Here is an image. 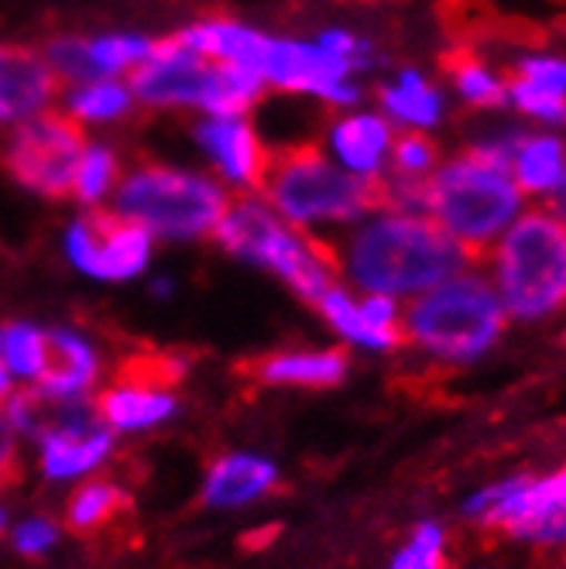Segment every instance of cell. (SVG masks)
Segmentation results:
<instances>
[{
	"instance_id": "1",
	"label": "cell",
	"mask_w": 566,
	"mask_h": 569,
	"mask_svg": "<svg viewBox=\"0 0 566 569\" xmlns=\"http://www.w3.org/2000/svg\"><path fill=\"white\" fill-rule=\"evenodd\" d=\"M337 271L364 296L409 302L470 264V254L429 217L375 210L330 248Z\"/></svg>"
},
{
	"instance_id": "2",
	"label": "cell",
	"mask_w": 566,
	"mask_h": 569,
	"mask_svg": "<svg viewBox=\"0 0 566 569\" xmlns=\"http://www.w3.org/2000/svg\"><path fill=\"white\" fill-rule=\"evenodd\" d=\"M508 330L505 306L488 271L467 264L401 309V343L436 368H470L488 357Z\"/></svg>"
},
{
	"instance_id": "3",
	"label": "cell",
	"mask_w": 566,
	"mask_h": 569,
	"mask_svg": "<svg viewBox=\"0 0 566 569\" xmlns=\"http://www.w3.org/2000/svg\"><path fill=\"white\" fill-rule=\"evenodd\" d=\"M488 278L508 322L556 319L566 312V227L549 210H522L488 251Z\"/></svg>"
},
{
	"instance_id": "4",
	"label": "cell",
	"mask_w": 566,
	"mask_h": 569,
	"mask_svg": "<svg viewBox=\"0 0 566 569\" xmlns=\"http://www.w3.org/2000/svg\"><path fill=\"white\" fill-rule=\"evenodd\" d=\"M258 192L292 227L357 223L381 210V182L334 166L316 148H286L268 154Z\"/></svg>"
},
{
	"instance_id": "5",
	"label": "cell",
	"mask_w": 566,
	"mask_h": 569,
	"mask_svg": "<svg viewBox=\"0 0 566 569\" xmlns=\"http://www.w3.org/2000/svg\"><path fill=\"white\" fill-rule=\"evenodd\" d=\"M214 237L227 254L275 271L309 306H316V299L327 292L330 284H337L334 281L337 261H334L330 243L299 233L292 223L281 220L265 199L248 196L240 202H230Z\"/></svg>"
},
{
	"instance_id": "6",
	"label": "cell",
	"mask_w": 566,
	"mask_h": 569,
	"mask_svg": "<svg viewBox=\"0 0 566 569\" xmlns=\"http://www.w3.org/2000/svg\"><path fill=\"white\" fill-rule=\"evenodd\" d=\"M131 93L148 107H203L210 117H245L265 93L255 69L189 52L179 38H161L135 69Z\"/></svg>"
},
{
	"instance_id": "7",
	"label": "cell",
	"mask_w": 566,
	"mask_h": 569,
	"mask_svg": "<svg viewBox=\"0 0 566 569\" xmlns=\"http://www.w3.org/2000/svg\"><path fill=\"white\" fill-rule=\"evenodd\" d=\"M429 186V220H436L474 258L495 248V240L518 220L525 196L515 179L474 154L436 166Z\"/></svg>"
},
{
	"instance_id": "8",
	"label": "cell",
	"mask_w": 566,
	"mask_h": 569,
	"mask_svg": "<svg viewBox=\"0 0 566 569\" xmlns=\"http://www.w3.org/2000/svg\"><path fill=\"white\" fill-rule=\"evenodd\" d=\"M230 199L224 186L199 172H182L169 166H145L128 179H120L113 192V213L151 237L166 240H196L217 230Z\"/></svg>"
},
{
	"instance_id": "9",
	"label": "cell",
	"mask_w": 566,
	"mask_h": 569,
	"mask_svg": "<svg viewBox=\"0 0 566 569\" xmlns=\"http://www.w3.org/2000/svg\"><path fill=\"white\" fill-rule=\"evenodd\" d=\"M460 515L484 532L539 552L566 549V463L549 473H512L470 491Z\"/></svg>"
},
{
	"instance_id": "10",
	"label": "cell",
	"mask_w": 566,
	"mask_h": 569,
	"mask_svg": "<svg viewBox=\"0 0 566 569\" xmlns=\"http://www.w3.org/2000/svg\"><path fill=\"white\" fill-rule=\"evenodd\" d=\"M87 141L79 120L69 113H38L8 138L0 161L18 186L34 196L62 199L76 189V172Z\"/></svg>"
},
{
	"instance_id": "11",
	"label": "cell",
	"mask_w": 566,
	"mask_h": 569,
	"mask_svg": "<svg viewBox=\"0 0 566 569\" xmlns=\"http://www.w3.org/2000/svg\"><path fill=\"white\" fill-rule=\"evenodd\" d=\"M182 363L169 353H135L113 371V381L93 398V412L107 429H148L176 412V381Z\"/></svg>"
},
{
	"instance_id": "12",
	"label": "cell",
	"mask_w": 566,
	"mask_h": 569,
	"mask_svg": "<svg viewBox=\"0 0 566 569\" xmlns=\"http://www.w3.org/2000/svg\"><path fill=\"white\" fill-rule=\"evenodd\" d=\"M69 261L100 281H128L151 261V233L117 213H87L66 230Z\"/></svg>"
},
{
	"instance_id": "13",
	"label": "cell",
	"mask_w": 566,
	"mask_h": 569,
	"mask_svg": "<svg viewBox=\"0 0 566 569\" xmlns=\"http://www.w3.org/2000/svg\"><path fill=\"white\" fill-rule=\"evenodd\" d=\"M265 87L289 90V93H312L334 107H354L360 90L350 83V62L330 56L319 46L286 42V38H268V49L258 66Z\"/></svg>"
},
{
	"instance_id": "14",
	"label": "cell",
	"mask_w": 566,
	"mask_h": 569,
	"mask_svg": "<svg viewBox=\"0 0 566 569\" xmlns=\"http://www.w3.org/2000/svg\"><path fill=\"white\" fill-rule=\"evenodd\" d=\"M59 90V76L46 56L31 49L0 46V124H21L42 113Z\"/></svg>"
},
{
	"instance_id": "15",
	"label": "cell",
	"mask_w": 566,
	"mask_h": 569,
	"mask_svg": "<svg viewBox=\"0 0 566 569\" xmlns=\"http://www.w3.org/2000/svg\"><path fill=\"white\" fill-rule=\"evenodd\" d=\"M196 144L207 151V158L224 172L227 182L258 189L268 151L261 148L255 128L245 117H210L203 124H196Z\"/></svg>"
},
{
	"instance_id": "16",
	"label": "cell",
	"mask_w": 566,
	"mask_h": 569,
	"mask_svg": "<svg viewBox=\"0 0 566 569\" xmlns=\"http://www.w3.org/2000/svg\"><path fill=\"white\" fill-rule=\"evenodd\" d=\"M248 378L261 385H286V388H334L347 378V353L344 350H286L265 353L248 360Z\"/></svg>"
},
{
	"instance_id": "17",
	"label": "cell",
	"mask_w": 566,
	"mask_h": 569,
	"mask_svg": "<svg viewBox=\"0 0 566 569\" xmlns=\"http://www.w3.org/2000/svg\"><path fill=\"white\" fill-rule=\"evenodd\" d=\"M42 442V470L52 480H72L83 477L93 467H100L110 453V429L93 416L79 419L66 429H56L38 439Z\"/></svg>"
},
{
	"instance_id": "18",
	"label": "cell",
	"mask_w": 566,
	"mask_h": 569,
	"mask_svg": "<svg viewBox=\"0 0 566 569\" xmlns=\"http://www.w3.org/2000/svg\"><path fill=\"white\" fill-rule=\"evenodd\" d=\"M395 134L391 124L378 113H350L330 128V148L340 161V169L360 179H378L388 166Z\"/></svg>"
},
{
	"instance_id": "19",
	"label": "cell",
	"mask_w": 566,
	"mask_h": 569,
	"mask_svg": "<svg viewBox=\"0 0 566 569\" xmlns=\"http://www.w3.org/2000/svg\"><path fill=\"white\" fill-rule=\"evenodd\" d=\"M100 375L97 350L72 330H46V368L34 385L59 398H83Z\"/></svg>"
},
{
	"instance_id": "20",
	"label": "cell",
	"mask_w": 566,
	"mask_h": 569,
	"mask_svg": "<svg viewBox=\"0 0 566 569\" xmlns=\"http://www.w3.org/2000/svg\"><path fill=\"white\" fill-rule=\"evenodd\" d=\"M278 480L271 460L255 453H230L217 460L203 480V501L210 508H240L265 498Z\"/></svg>"
},
{
	"instance_id": "21",
	"label": "cell",
	"mask_w": 566,
	"mask_h": 569,
	"mask_svg": "<svg viewBox=\"0 0 566 569\" xmlns=\"http://www.w3.org/2000/svg\"><path fill=\"white\" fill-rule=\"evenodd\" d=\"M381 110L388 113V120L395 124H406L413 131H429L443 120V93L429 83V79L419 69H401L395 76V83L378 90Z\"/></svg>"
},
{
	"instance_id": "22",
	"label": "cell",
	"mask_w": 566,
	"mask_h": 569,
	"mask_svg": "<svg viewBox=\"0 0 566 569\" xmlns=\"http://www.w3.org/2000/svg\"><path fill=\"white\" fill-rule=\"evenodd\" d=\"M316 309L350 347L375 350V353H388V350L401 347V333L381 330L378 322H371L368 312L360 309V299H354L347 289H340V284H330V289L316 299Z\"/></svg>"
},
{
	"instance_id": "23",
	"label": "cell",
	"mask_w": 566,
	"mask_h": 569,
	"mask_svg": "<svg viewBox=\"0 0 566 569\" xmlns=\"http://www.w3.org/2000/svg\"><path fill=\"white\" fill-rule=\"evenodd\" d=\"M566 172V144L556 134H522L515 158H512V179L522 196H549Z\"/></svg>"
},
{
	"instance_id": "24",
	"label": "cell",
	"mask_w": 566,
	"mask_h": 569,
	"mask_svg": "<svg viewBox=\"0 0 566 569\" xmlns=\"http://www.w3.org/2000/svg\"><path fill=\"white\" fill-rule=\"evenodd\" d=\"M128 508V495L110 480H90L76 487L66 505V525L76 536H97Z\"/></svg>"
},
{
	"instance_id": "25",
	"label": "cell",
	"mask_w": 566,
	"mask_h": 569,
	"mask_svg": "<svg viewBox=\"0 0 566 569\" xmlns=\"http://www.w3.org/2000/svg\"><path fill=\"white\" fill-rule=\"evenodd\" d=\"M135 103V93L128 87L113 83V79H93L69 93L66 113L72 120H90V124H107V120L125 117Z\"/></svg>"
},
{
	"instance_id": "26",
	"label": "cell",
	"mask_w": 566,
	"mask_h": 569,
	"mask_svg": "<svg viewBox=\"0 0 566 569\" xmlns=\"http://www.w3.org/2000/svg\"><path fill=\"white\" fill-rule=\"evenodd\" d=\"M0 353H4L11 378L38 381L46 368V330L31 327V322H11L0 333Z\"/></svg>"
},
{
	"instance_id": "27",
	"label": "cell",
	"mask_w": 566,
	"mask_h": 569,
	"mask_svg": "<svg viewBox=\"0 0 566 569\" xmlns=\"http://www.w3.org/2000/svg\"><path fill=\"white\" fill-rule=\"evenodd\" d=\"M454 87L464 103L480 110H502L508 107V79H502L495 69H488L477 59H457L454 62Z\"/></svg>"
},
{
	"instance_id": "28",
	"label": "cell",
	"mask_w": 566,
	"mask_h": 569,
	"mask_svg": "<svg viewBox=\"0 0 566 569\" xmlns=\"http://www.w3.org/2000/svg\"><path fill=\"white\" fill-rule=\"evenodd\" d=\"M447 546V528L439 521H419L385 569H450Z\"/></svg>"
},
{
	"instance_id": "29",
	"label": "cell",
	"mask_w": 566,
	"mask_h": 569,
	"mask_svg": "<svg viewBox=\"0 0 566 569\" xmlns=\"http://www.w3.org/2000/svg\"><path fill=\"white\" fill-rule=\"evenodd\" d=\"M87 46H90V59L103 79H113L125 69H138L155 49L151 38H141V34H103Z\"/></svg>"
},
{
	"instance_id": "30",
	"label": "cell",
	"mask_w": 566,
	"mask_h": 569,
	"mask_svg": "<svg viewBox=\"0 0 566 569\" xmlns=\"http://www.w3.org/2000/svg\"><path fill=\"white\" fill-rule=\"evenodd\" d=\"M117 182V154L107 144H87L83 161L76 172V189L72 196L83 202H100Z\"/></svg>"
},
{
	"instance_id": "31",
	"label": "cell",
	"mask_w": 566,
	"mask_h": 569,
	"mask_svg": "<svg viewBox=\"0 0 566 569\" xmlns=\"http://www.w3.org/2000/svg\"><path fill=\"white\" fill-rule=\"evenodd\" d=\"M508 107L539 120V124H546V128H563L566 124V97L536 90L529 83H522V79H512V83H508Z\"/></svg>"
},
{
	"instance_id": "32",
	"label": "cell",
	"mask_w": 566,
	"mask_h": 569,
	"mask_svg": "<svg viewBox=\"0 0 566 569\" xmlns=\"http://www.w3.org/2000/svg\"><path fill=\"white\" fill-rule=\"evenodd\" d=\"M46 62L59 79H69V83H93V79H103L90 59V46L79 42V38H59L46 49Z\"/></svg>"
},
{
	"instance_id": "33",
	"label": "cell",
	"mask_w": 566,
	"mask_h": 569,
	"mask_svg": "<svg viewBox=\"0 0 566 569\" xmlns=\"http://www.w3.org/2000/svg\"><path fill=\"white\" fill-rule=\"evenodd\" d=\"M522 83H529L536 90L566 97V56H549V52H529L515 62V76Z\"/></svg>"
},
{
	"instance_id": "34",
	"label": "cell",
	"mask_w": 566,
	"mask_h": 569,
	"mask_svg": "<svg viewBox=\"0 0 566 569\" xmlns=\"http://www.w3.org/2000/svg\"><path fill=\"white\" fill-rule=\"evenodd\" d=\"M391 169L395 176H409V179H429L436 169V148L433 141L419 138V134H406L391 144Z\"/></svg>"
},
{
	"instance_id": "35",
	"label": "cell",
	"mask_w": 566,
	"mask_h": 569,
	"mask_svg": "<svg viewBox=\"0 0 566 569\" xmlns=\"http://www.w3.org/2000/svg\"><path fill=\"white\" fill-rule=\"evenodd\" d=\"M316 46H319V49H327L330 56H340L344 62H350L354 72L371 69V62H375L371 42H364V38H357V34L347 31V28H327V31H322V34L316 38Z\"/></svg>"
},
{
	"instance_id": "36",
	"label": "cell",
	"mask_w": 566,
	"mask_h": 569,
	"mask_svg": "<svg viewBox=\"0 0 566 569\" xmlns=\"http://www.w3.org/2000/svg\"><path fill=\"white\" fill-rule=\"evenodd\" d=\"M518 138L522 131L515 128H502V131H491V134H484L470 144L467 154H474L477 161H484V166H491V169H502L512 176V158H515V148H518Z\"/></svg>"
},
{
	"instance_id": "37",
	"label": "cell",
	"mask_w": 566,
	"mask_h": 569,
	"mask_svg": "<svg viewBox=\"0 0 566 569\" xmlns=\"http://www.w3.org/2000/svg\"><path fill=\"white\" fill-rule=\"evenodd\" d=\"M14 546L24 556H38L56 546V525L49 518H28L14 528Z\"/></svg>"
},
{
	"instance_id": "38",
	"label": "cell",
	"mask_w": 566,
	"mask_h": 569,
	"mask_svg": "<svg viewBox=\"0 0 566 569\" xmlns=\"http://www.w3.org/2000/svg\"><path fill=\"white\" fill-rule=\"evenodd\" d=\"M18 429L11 426V419L0 412V487H8L18 480Z\"/></svg>"
},
{
	"instance_id": "39",
	"label": "cell",
	"mask_w": 566,
	"mask_h": 569,
	"mask_svg": "<svg viewBox=\"0 0 566 569\" xmlns=\"http://www.w3.org/2000/svg\"><path fill=\"white\" fill-rule=\"evenodd\" d=\"M546 202H549L546 210H549V213H553V217H556V220H559V223L566 227V172H563L559 186H556V189H553V192L546 196Z\"/></svg>"
},
{
	"instance_id": "40",
	"label": "cell",
	"mask_w": 566,
	"mask_h": 569,
	"mask_svg": "<svg viewBox=\"0 0 566 569\" xmlns=\"http://www.w3.org/2000/svg\"><path fill=\"white\" fill-rule=\"evenodd\" d=\"M11 371H8V363H4V353H0V401H4L11 395Z\"/></svg>"
},
{
	"instance_id": "41",
	"label": "cell",
	"mask_w": 566,
	"mask_h": 569,
	"mask_svg": "<svg viewBox=\"0 0 566 569\" xmlns=\"http://www.w3.org/2000/svg\"><path fill=\"white\" fill-rule=\"evenodd\" d=\"M155 292H158V296H169V292H172V281H166V278L155 281Z\"/></svg>"
},
{
	"instance_id": "42",
	"label": "cell",
	"mask_w": 566,
	"mask_h": 569,
	"mask_svg": "<svg viewBox=\"0 0 566 569\" xmlns=\"http://www.w3.org/2000/svg\"><path fill=\"white\" fill-rule=\"evenodd\" d=\"M464 569H495V566H464Z\"/></svg>"
},
{
	"instance_id": "43",
	"label": "cell",
	"mask_w": 566,
	"mask_h": 569,
	"mask_svg": "<svg viewBox=\"0 0 566 569\" xmlns=\"http://www.w3.org/2000/svg\"><path fill=\"white\" fill-rule=\"evenodd\" d=\"M0 525H4V515H0Z\"/></svg>"
}]
</instances>
